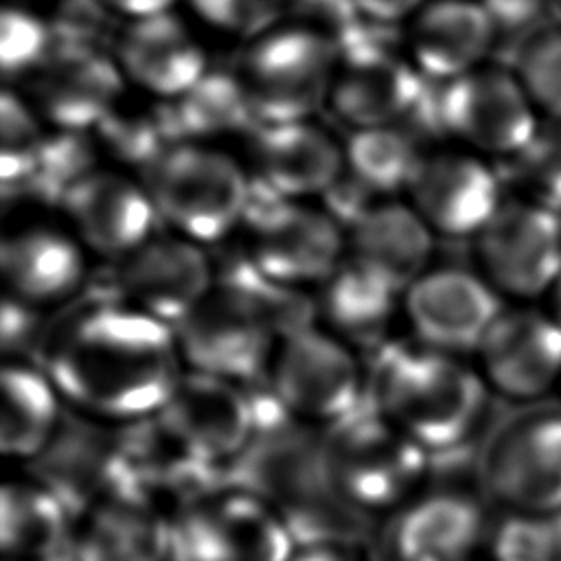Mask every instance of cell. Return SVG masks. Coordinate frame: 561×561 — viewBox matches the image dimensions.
Wrapping results in <instances>:
<instances>
[{
  "instance_id": "obj_28",
  "label": "cell",
  "mask_w": 561,
  "mask_h": 561,
  "mask_svg": "<svg viewBox=\"0 0 561 561\" xmlns=\"http://www.w3.org/2000/svg\"><path fill=\"white\" fill-rule=\"evenodd\" d=\"M399 311H403V294L351 256H344L316 289L313 313L320 327L351 346L386 344V331Z\"/></svg>"
},
{
  "instance_id": "obj_1",
  "label": "cell",
  "mask_w": 561,
  "mask_h": 561,
  "mask_svg": "<svg viewBox=\"0 0 561 561\" xmlns=\"http://www.w3.org/2000/svg\"><path fill=\"white\" fill-rule=\"evenodd\" d=\"M39 346L66 405L123 427L153 419L186 370L175 329L107 291L66 305Z\"/></svg>"
},
{
  "instance_id": "obj_19",
  "label": "cell",
  "mask_w": 561,
  "mask_h": 561,
  "mask_svg": "<svg viewBox=\"0 0 561 561\" xmlns=\"http://www.w3.org/2000/svg\"><path fill=\"white\" fill-rule=\"evenodd\" d=\"M408 195L432 232L451 239L476 237L502 206L500 178L469 151L423 156Z\"/></svg>"
},
{
  "instance_id": "obj_11",
  "label": "cell",
  "mask_w": 561,
  "mask_h": 561,
  "mask_svg": "<svg viewBox=\"0 0 561 561\" xmlns=\"http://www.w3.org/2000/svg\"><path fill=\"white\" fill-rule=\"evenodd\" d=\"M438 123L480 153L513 158L539 131L537 107L515 70L480 66L443 83Z\"/></svg>"
},
{
  "instance_id": "obj_18",
  "label": "cell",
  "mask_w": 561,
  "mask_h": 561,
  "mask_svg": "<svg viewBox=\"0 0 561 561\" xmlns=\"http://www.w3.org/2000/svg\"><path fill=\"white\" fill-rule=\"evenodd\" d=\"M125 83L114 55L92 44H61L33 72L31 105L59 131L79 134L121 105Z\"/></svg>"
},
{
  "instance_id": "obj_27",
  "label": "cell",
  "mask_w": 561,
  "mask_h": 561,
  "mask_svg": "<svg viewBox=\"0 0 561 561\" xmlns=\"http://www.w3.org/2000/svg\"><path fill=\"white\" fill-rule=\"evenodd\" d=\"M77 561H167L173 552V522L149 500L103 495L72 535Z\"/></svg>"
},
{
  "instance_id": "obj_40",
  "label": "cell",
  "mask_w": 561,
  "mask_h": 561,
  "mask_svg": "<svg viewBox=\"0 0 561 561\" xmlns=\"http://www.w3.org/2000/svg\"><path fill=\"white\" fill-rule=\"evenodd\" d=\"M427 0H351L355 13L370 22L394 24L410 20Z\"/></svg>"
},
{
  "instance_id": "obj_44",
  "label": "cell",
  "mask_w": 561,
  "mask_h": 561,
  "mask_svg": "<svg viewBox=\"0 0 561 561\" xmlns=\"http://www.w3.org/2000/svg\"><path fill=\"white\" fill-rule=\"evenodd\" d=\"M4 561H28V559H4Z\"/></svg>"
},
{
  "instance_id": "obj_24",
  "label": "cell",
  "mask_w": 561,
  "mask_h": 561,
  "mask_svg": "<svg viewBox=\"0 0 561 561\" xmlns=\"http://www.w3.org/2000/svg\"><path fill=\"white\" fill-rule=\"evenodd\" d=\"M250 151L263 184L285 199L329 193L346 171L344 147L311 118L263 123Z\"/></svg>"
},
{
  "instance_id": "obj_13",
  "label": "cell",
  "mask_w": 561,
  "mask_h": 561,
  "mask_svg": "<svg viewBox=\"0 0 561 561\" xmlns=\"http://www.w3.org/2000/svg\"><path fill=\"white\" fill-rule=\"evenodd\" d=\"M213 287L215 267L204 245L164 232L114 261L105 291L175 329L208 298Z\"/></svg>"
},
{
  "instance_id": "obj_39",
  "label": "cell",
  "mask_w": 561,
  "mask_h": 561,
  "mask_svg": "<svg viewBox=\"0 0 561 561\" xmlns=\"http://www.w3.org/2000/svg\"><path fill=\"white\" fill-rule=\"evenodd\" d=\"M107 149L123 162H142L147 169L175 142L164 138L160 123L147 114L123 112L121 105L96 127Z\"/></svg>"
},
{
  "instance_id": "obj_21",
  "label": "cell",
  "mask_w": 561,
  "mask_h": 561,
  "mask_svg": "<svg viewBox=\"0 0 561 561\" xmlns=\"http://www.w3.org/2000/svg\"><path fill=\"white\" fill-rule=\"evenodd\" d=\"M85 252L64 228L33 224L7 232L0 243L7 296L37 311L70 305L88 276Z\"/></svg>"
},
{
  "instance_id": "obj_35",
  "label": "cell",
  "mask_w": 561,
  "mask_h": 561,
  "mask_svg": "<svg viewBox=\"0 0 561 561\" xmlns=\"http://www.w3.org/2000/svg\"><path fill=\"white\" fill-rule=\"evenodd\" d=\"M489 561H561V517L506 513L491 533Z\"/></svg>"
},
{
  "instance_id": "obj_5",
  "label": "cell",
  "mask_w": 561,
  "mask_h": 561,
  "mask_svg": "<svg viewBox=\"0 0 561 561\" xmlns=\"http://www.w3.org/2000/svg\"><path fill=\"white\" fill-rule=\"evenodd\" d=\"M430 469V451L368 403L329 427L324 473L348 504L394 513L414 495Z\"/></svg>"
},
{
  "instance_id": "obj_14",
  "label": "cell",
  "mask_w": 561,
  "mask_h": 561,
  "mask_svg": "<svg viewBox=\"0 0 561 561\" xmlns=\"http://www.w3.org/2000/svg\"><path fill=\"white\" fill-rule=\"evenodd\" d=\"M158 425L204 467L237 456L259 425L256 408L243 383L184 370Z\"/></svg>"
},
{
  "instance_id": "obj_6",
  "label": "cell",
  "mask_w": 561,
  "mask_h": 561,
  "mask_svg": "<svg viewBox=\"0 0 561 561\" xmlns=\"http://www.w3.org/2000/svg\"><path fill=\"white\" fill-rule=\"evenodd\" d=\"M340 64L331 33L313 24H278L248 44L239 79L263 123L305 121L329 101Z\"/></svg>"
},
{
  "instance_id": "obj_22",
  "label": "cell",
  "mask_w": 561,
  "mask_h": 561,
  "mask_svg": "<svg viewBox=\"0 0 561 561\" xmlns=\"http://www.w3.org/2000/svg\"><path fill=\"white\" fill-rule=\"evenodd\" d=\"M486 533L480 502L462 491L419 493L386 528L390 561H471Z\"/></svg>"
},
{
  "instance_id": "obj_33",
  "label": "cell",
  "mask_w": 561,
  "mask_h": 561,
  "mask_svg": "<svg viewBox=\"0 0 561 561\" xmlns=\"http://www.w3.org/2000/svg\"><path fill=\"white\" fill-rule=\"evenodd\" d=\"M511 164L522 199L561 215V123L539 127L537 136L511 158Z\"/></svg>"
},
{
  "instance_id": "obj_45",
  "label": "cell",
  "mask_w": 561,
  "mask_h": 561,
  "mask_svg": "<svg viewBox=\"0 0 561 561\" xmlns=\"http://www.w3.org/2000/svg\"><path fill=\"white\" fill-rule=\"evenodd\" d=\"M557 388H559V390H561V381H559V386H557Z\"/></svg>"
},
{
  "instance_id": "obj_7",
  "label": "cell",
  "mask_w": 561,
  "mask_h": 561,
  "mask_svg": "<svg viewBox=\"0 0 561 561\" xmlns=\"http://www.w3.org/2000/svg\"><path fill=\"white\" fill-rule=\"evenodd\" d=\"M263 377L280 412L302 423L333 427L366 405V366L320 324L285 335Z\"/></svg>"
},
{
  "instance_id": "obj_34",
  "label": "cell",
  "mask_w": 561,
  "mask_h": 561,
  "mask_svg": "<svg viewBox=\"0 0 561 561\" xmlns=\"http://www.w3.org/2000/svg\"><path fill=\"white\" fill-rule=\"evenodd\" d=\"M2 149H0V175L9 182L28 180L37 167L46 136L42 131V118L31 101L18 96L13 90L2 92Z\"/></svg>"
},
{
  "instance_id": "obj_36",
  "label": "cell",
  "mask_w": 561,
  "mask_h": 561,
  "mask_svg": "<svg viewBox=\"0 0 561 561\" xmlns=\"http://www.w3.org/2000/svg\"><path fill=\"white\" fill-rule=\"evenodd\" d=\"M535 107L561 123V26L530 35L515 68Z\"/></svg>"
},
{
  "instance_id": "obj_31",
  "label": "cell",
  "mask_w": 561,
  "mask_h": 561,
  "mask_svg": "<svg viewBox=\"0 0 561 561\" xmlns=\"http://www.w3.org/2000/svg\"><path fill=\"white\" fill-rule=\"evenodd\" d=\"M173 110V127L180 140L206 142L208 138L239 131L254 116L239 75L208 70L204 79Z\"/></svg>"
},
{
  "instance_id": "obj_26",
  "label": "cell",
  "mask_w": 561,
  "mask_h": 561,
  "mask_svg": "<svg viewBox=\"0 0 561 561\" xmlns=\"http://www.w3.org/2000/svg\"><path fill=\"white\" fill-rule=\"evenodd\" d=\"M434 232L403 202L386 199L362 208L346 228V256L373 270L401 294L430 270Z\"/></svg>"
},
{
  "instance_id": "obj_32",
  "label": "cell",
  "mask_w": 561,
  "mask_h": 561,
  "mask_svg": "<svg viewBox=\"0 0 561 561\" xmlns=\"http://www.w3.org/2000/svg\"><path fill=\"white\" fill-rule=\"evenodd\" d=\"M346 171L370 193L392 195L408 191L423 156L394 125L355 129L344 145Z\"/></svg>"
},
{
  "instance_id": "obj_15",
  "label": "cell",
  "mask_w": 561,
  "mask_h": 561,
  "mask_svg": "<svg viewBox=\"0 0 561 561\" xmlns=\"http://www.w3.org/2000/svg\"><path fill=\"white\" fill-rule=\"evenodd\" d=\"M504 309L502 296L480 272L430 267L403 291V318L412 337L451 353H473Z\"/></svg>"
},
{
  "instance_id": "obj_25",
  "label": "cell",
  "mask_w": 561,
  "mask_h": 561,
  "mask_svg": "<svg viewBox=\"0 0 561 561\" xmlns=\"http://www.w3.org/2000/svg\"><path fill=\"white\" fill-rule=\"evenodd\" d=\"M421 77L410 59L373 46L357 48L340 57L329 103L355 129L394 125L421 99Z\"/></svg>"
},
{
  "instance_id": "obj_23",
  "label": "cell",
  "mask_w": 561,
  "mask_h": 561,
  "mask_svg": "<svg viewBox=\"0 0 561 561\" xmlns=\"http://www.w3.org/2000/svg\"><path fill=\"white\" fill-rule=\"evenodd\" d=\"M495 33L497 20L480 0H427L408 20V59L447 83L484 66Z\"/></svg>"
},
{
  "instance_id": "obj_3",
  "label": "cell",
  "mask_w": 561,
  "mask_h": 561,
  "mask_svg": "<svg viewBox=\"0 0 561 561\" xmlns=\"http://www.w3.org/2000/svg\"><path fill=\"white\" fill-rule=\"evenodd\" d=\"M366 403L430 454L445 451L476 430L486 383L476 366L414 337L375 348Z\"/></svg>"
},
{
  "instance_id": "obj_8",
  "label": "cell",
  "mask_w": 561,
  "mask_h": 561,
  "mask_svg": "<svg viewBox=\"0 0 561 561\" xmlns=\"http://www.w3.org/2000/svg\"><path fill=\"white\" fill-rule=\"evenodd\" d=\"M243 224L245 256L265 278L287 289H318L346 256V230L309 199L274 195L265 206H250Z\"/></svg>"
},
{
  "instance_id": "obj_12",
  "label": "cell",
  "mask_w": 561,
  "mask_h": 561,
  "mask_svg": "<svg viewBox=\"0 0 561 561\" xmlns=\"http://www.w3.org/2000/svg\"><path fill=\"white\" fill-rule=\"evenodd\" d=\"M482 480L506 513L561 517V408L508 421L484 451Z\"/></svg>"
},
{
  "instance_id": "obj_4",
  "label": "cell",
  "mask_w": 561,
  "mask_h": 561,
  "mask_svg": "<svg viewBox=\"0 0 561 561\" xmlns=\"http://www.w3.org/2000/svg\"><path fill=\"white\" fill-rule=\"evenodd\" d=\"M145 186L158 219L204 248L232 234L252 202L245 169L224 149L195 140L171 145L149 167Z\"/></svg>"
},
{
  "instance_id": "obj_43",
  "label": "cell",
  "mask_w": 561,
  "mask_h": 561,
  "mask_svg": "<svg viewBox=\"0 0 561 561\" xmlns=\"http://www.w3.org/2000/svg\"><path fill=\"white\" fill-rule=\"evenodd\" d=\"M550 298V318L561 327V278L557 280V285L552 287V291L548 294Z\"/></svg>"
},
{
  "instance_id": "obj_30",
  "label": "cell",
  "mask_w": 561,
  "mask_h": 561,
  "mask_svg": "<svg viewBox=\"0 0 561 561\" xmlns=\"http://www.w3.org/2000/svg\"><path fill=\"white\" fill-rule=\"evenodd\" d=\"M59 497L31 480H7L0 493V548L4 559L50 561L66 541Z\"/></svg>"
},
{
  "instance_id": "obj_9",
  "label": "cell",
  "mask_w": 561,
  "mask_h": 561,
  "mask_svg": "<svg viewBox=\"0 0 561 561\" xmlns=\"http://www.w3.org/2000/svg\"><path fill=\"white\" fill-rule=\"evenodd\" d=\"M296 548L285 517L241 489L195 495L173 522L180 561H289Z\"/></svg>"
},
{
  "instance_id": "obj_17",
  "label": "cell",
  "mask_w": 561,
  "mask_h": 561,
  "mask_svg": "<svg viewBox=\"0 0 561 561\" xmlns=\"http://www.w3.org/2000/svg\"><path fill=\"white\" fill-rule=\"evenodd\" d=\"M68 230L112 263L156 234L158 213L145 184L112 169H92L59 197Z\"/></svg>"
},
{
  "instance_id": "obj_29",
  "label": "cell",
  "mask_w": 561,
  "mask_h": 561,
  "mask_svg": "<svg viewBox=\"0 0 561 561\" xmlns=\"http://www.w3.org/2000/svg\"><path fill=\"white\" fill-rule=\"evenodd\" d=\"M64 399L46 370L7 359L0 370V449L9 460L42 456L59 427Z\"/></svg>"
},
{
  "instance_id": "obj_38",
  "label": "cell",
  "mask_w": 561,
  "mask_h": 561,
  "mask_svg": "<svg viewBox=\"0 0 561 561\" xmlns=\"http://www.w3.org/2000/svg\"><path fill=\"white\" fill-rule=\"evenodd\" d=\"M289 0H186L193 15L217 33L252 42L278 26Z\"/></svg>"
},
{
  "instance_id": "obj_20",
  "label": "cell",
  "mask_w": 561,
  "mask_h": 561,
  "mask_svg": "<svg viewBox=\"0 0 561 561\" xmlns=\"http://www.w3.org/2000/svg\"><path fill=\"white\" fill-rule=\"evenodd\" d=\"M114 59L127 83L160 101H178L208 72V57L193 28L173 11L129 20Z\"/></svg>"
},
{
  "instance_id": "obj_41",
  "label": "cell",
  "mask_w": 561,
  "mask_h": 561,
  "mask_svg": "<svg viewBox=\"0 0 561 561\" xmlns=\"http://www.w3.org/2000/svg\"><path fill=\"white\" fill-rule=\"evenodd\" d=\"M105 11L129 20L151 18L167 11H173L178 0H96Z\"/></svg>"
},
{
  "instance_id": "obj_42",
  "label": "cell",
  "mask_w": 561,
  "mask_h": 561,
  "mask_svg": "<svg viewBox=\"0 0 561 561\" xmlns=\"http://www.w3.org/2000/svg\"><path fill=\"white\" fill-rule=\"evenodd\" d=\"M289 561H362V559L335 543H309V546L296 548Z\"/></svg>"
},
{
  "instance_id": "obj_10",
  "label": "cell",
  "mask_w": 561,
  "mask_h": 561,
  "mask_svg": "<svg viewBox=\"0 0 561 561\" xmlns=\"http://www.w3.org/2000/svg\"><path fill=\"white\" fill-rule=\"evenodd\" d=\"M478 272L515 302L548 296L561 278V215L522 197L502 202L473 237Z\"/></svg>"
},
{
  "instance_id": "obj_37",
  "label": "cell",
  "mask_w": 561,
  "mask_h": 561,
  "mask_svg": "<svg viewBox=\"0 0 561 561\" xmlns=\"http://www.w3.org/2000/svg\"><path fill=\"white\" fill-rule=\"evenodd\" d=\"M48 24L22 7H7L0 18V59L7 77L33 75L50 55Z\"/></svg>"
},
{
  "instance_id": "obj_2",
  "label": "cell",
  "mask_w": 561,
  "mask_h": 561,
  "mask_svg": "<svg viewBox=\"0 0 561 561\" xmlns=\"http://www.w3.org/2000/svg\"><path fill=\"white\" fill-rule=\"evenodd\" d=\"M215 272L208 298L175 327L186 370L250 383L263 377L285 335L309 320L302 291L287 289L265 278L245 256Z\"/></svg>"
},
{
  "instance_id": "obj_16",
  "label": "cell",
  "mask_w": 561,
  "mask_h": 561,
  "mask_svg": "<svg viewBox=\"0 0 561 561\" xmlns=\"http://www.w3.org/2000/svg\"><path fill=\"white\" fill-rule=\"evenodd\" d=\"M473 355L489 392L519 403L537 401L561 381V327L550 313L502 309Z\"/></svg>"
}]
</instances>
